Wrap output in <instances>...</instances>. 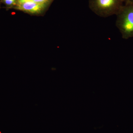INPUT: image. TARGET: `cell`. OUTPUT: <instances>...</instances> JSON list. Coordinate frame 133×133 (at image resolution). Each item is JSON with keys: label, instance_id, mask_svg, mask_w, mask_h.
<instances>
[{"label": "cell", "instance_id": "obj_1", "mask_svg": "<svg viewBox=\"0 0 133 133\" xmlns=\"http://www.w3.org/2000/svg\"><path fill=\"white\" fill-rule=\"evenodd\" d=\"M116 25L125 39L133 37V1L125 3L117 15Z\"/></svg>", "mask_w": 133, "mask_h": 133}, {"label": "cell", "instance_id": "obj_2", "mask_svg": "<svg viewBox=\"0 0 133 133\" xmlns=\"http://www.w3.org/2000/svg\"><path fill=\"white\" fill-rule=\"evenodd\" d=\"M123 5L122 0H89L90 9L103 17L117 15Z\"/></svg>", "mask_w": 133, "mask_h": 133}, {"label": "cell", "instance_id": "obj_3", "mask_svg": "<svg viewBox=\"0 0 133 133\" xmlns=\"http://www.w3.org/2000/svg\"><path fill=\"white\" fill-rule=\"evenodd\" d=\"M45 4H39L32 1L18 5L17 9L19 10L32 14L38 13L42 11L45 6Z\"/></svg>", "mask_w": 133, "mask_h": 133}, {"label": "cell", "instance_id": "obj_4", "mask_svg": "<svg viewBox=\"0 0 133 133\" xmlns=\"http://www.w3.org/2000/svg\"><path fill=\"white\" fill-rule=\"evenodd\" d=\"M32 1L39 4H45L48 1V0H32Z\"/></svg>", "mask_w": 133, "mask_h": 133}, {"label": "cell", "instance_id": "obj_5", "mask_svg": "<svg viewBox=\"0 0 133 133\" xmlns=\"http://www.w3.org/2000/svg\"><path fill=\"white\" fill-rule=\"evenodd\" d=\"M16 1V0H5L4 1L6 5H10L14 4Z\"/></svg>", "mask_w": 133, "mask_h": 133}, {"label": "cell", "instance_id": "obj_6", "mask_svg": "<svg viewBox=\"0 0 133 133\" xmlns=\"http://www.w3.org/2000/svg\"><path fill=\"white\" fill-rule=\"evenodd\" d=\"M32 0H18V5L22 4L24 3L28 2Z\"/></svg>", "mask_w": 133, "mask_h": 133}, {"label": "cell", "instance_id": "obj_7", "mask_svg": "<svg viewBox=\"0 0 133 133\" xmlns=\"http://www.w3.org/2000/svg\"><path fill=\"white\" fill-rule=\"evenodd\" d=\"M133 0H122V2H124V3H125L128 2L129 1H132Z\"/></svg>", "mask_w": 133, "mask_h": 133}, {"label": "cell", "instance_id": "obj_8", "mask_svg": "<svg viewBox=\"0 0 133 133\" xmlns=\"http://www.w3.org/2000/svg\"><path fill=\"white\" fill-rule=\"evenodd\" d=\"M4 1H5V0H4Z\"/></svg>", "mask_w": 133, "mask_h": 133}]
</instances>
